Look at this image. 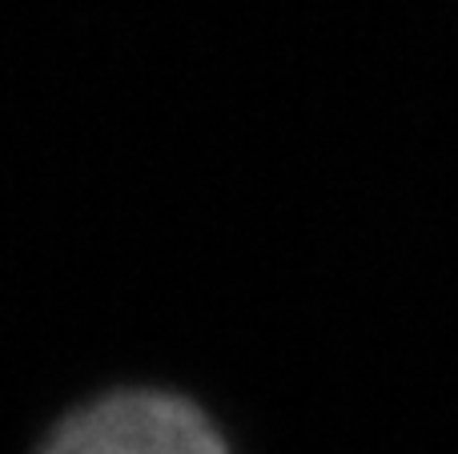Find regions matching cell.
Masks as SVG:
<instances>
[{
    "label": "cell",
    "mask_w": 458,
    "mask_h": 454,
    "mask_svg": "<svg viewBox=\"0 0 458 454\" xmlns=\"http://www.w3.org/2000/svg\"><path fill=\"white\" fill-rule=\"evenodd\" d=\"M32 454H237V447L201 399L125 383L69 407Z\"/></svg>",
    "instance_id": "cell-1"
}]
</instances>
